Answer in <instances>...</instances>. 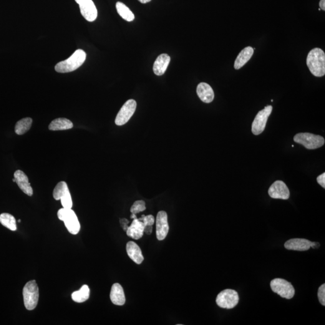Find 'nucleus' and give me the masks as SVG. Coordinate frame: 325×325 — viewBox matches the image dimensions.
Here are the masks:
<instances>
[{
  "instance_id": "nucleus-14",
  "label": "nucleus",
  "mask_w": 325,
  "mask_h": 325,
  "mask_svg": "<svg viewBox=\"0 0 325 325\" xmlns=\"http://www.w3.org/2000/svg\"><path fill=\"white\" fill-rule=\"evenodd\" d=\"M14 178L15 183H17V186H19L20 189H21L25 194L32 196L34 194V191L30 183H29V178L25 174L23 171L21 170H17L14 173Z\"/></svg>"
},
{
  "instance_id": "nucleus-29",
  "label": "nucleus",
  "mask_w": 325,
  "mask_h": 325,
  "mask_svg": "<svg viewBox=\"0 0 325 325\" xmlns=\"http://www.w3.org/2000/svg\"><path fill=\"white\" fill-rule=\"evenodd\" d=\"M317 296H318V299L319 302H321V304L322 306H325V284H322L321 287H319L318 293H317Z\"/></svg>"
},
{
  "instance_id": "nucleus-16",
  "label": "nucleus",
  "mask_w": 325,
  "mask_h": 325,
  "mask_svg": "<svg viewBox=\"0 0 325 325\" xmlns=\"http://www.w3.org/2000/svg\"><path fill=\"white\" fill-rule=\"evenodd\" d=\"M144 230V223L142 221L138 220V219L136 218L133 219L132 223L130 226H128L126 232H127V236L130 238L135 239V240H138L142 238Z\"/></svg>"
},
{
  "instance_id": "nucleus-3",
  "label": "nucleus",
  "mask_w": 325,
  "mask_h": 325,
  "mask_svg": "<svg viewBox=\"0 0 325 325\" xmlns=\"http://www.w3.org/2000/svg\"><path fill=\"white\" fill-rule=\"evenodd\" d=\"M24 306L28 310H34L38 303L39 288L36 281L28 282L22 291Z\"/></svg>"
},
{
  "instance_id": "nucleus-36",
  "label": "nucleus",
  "mask_w": 325,
  "mask_h": 325,
  "mask_svg": "<svg viewBox=\"0 0 325 325\" xmlns=\"http://www.w3.org/2000/svg\"><path fill=\"white\" fill-rule=\"evenodd\" d=\"M131 218L134 219L137 218V217H136L135 214H133L132 213V215H131Z\"/></svg>"
},
{
  "instance_id": "nucleus-2",
  "label": "nucleus",
  "mask_w": 325,
  "mask_h": 325,
  "mask_svg": "<svg viewBox=\"0 0 325 325\" xmlns=\"http://www.w3.org/2000/svg\"><path fill=\"white\" fill-rule=\"evenodd\" d=\"M86 59V54L83 50H77L74 53L64 61L58 63L55 69L57 72L68 73L74 71L83 64Z\"/></svg>"
},
{
  "instance_id": "nucleus-4",
  "label": "nucleus",
  "mask_w": 325,
  "mask_h": 325,
  "mask_svg": "<svg viewBox=\"0 0 325 325\" xmlns=\"http://www.w3.org/2000/svg\"><path fill=\"white\" fill-rule=\"evenodd\" d=\"M58 218L64 222L70 234H77L80 230V224L76 214L71 208H60L57 213Z\"/></svg>"
},
{
  "instance_id": "nucleus-6",
  "label": "nucleus",
  "mask_w": 325,
  "mask_h": 325,
  "mask_svg": "<svg viewBox=\"0 0 325 325\" xmlns=\"http://www.w3.org/2000/svg\"><path fill=\"white\" fill-rule=\"evenodd\" d=\"M271 287L272 291L285 299H292L295 294V291L292 284L284 279H273L271 282Z\"/></svg>"
},
{
  "instance_id": "nucleus-19",
  "label": "nucleus",
  "mask_w": 325,
  "mask_h": 325,
  "mask_svg": "<svg viewBox=\"0 0 325 325\" xmlns=\"http://www.w3.org/2000/svg\"><path fill=\"white\" fill-rule=\"evenodd\" d=\"M128 257L136 264H140L142 263L144 257L142 255L140 247L134 241H129L126 246Z\"/></svg>"
},
{
  "instance_id": "nucleus-37",
  "label": "nucleus",
  "mask_w": 325,
  "mask_h": 325,
  "mask_svg": "<svg viewBox=\"0 0 325 325\" xmlns=\"http://www.w3.org/2000/svg\"><path fill=\"white\" fill-rule=\"evenodd\" d=\"M18 222H21V220H20V219L18 220Z\"/></svg>"
},
{
  "instance_id": "nucleus-17",
  "label": "nucleus",
  "mask_w": 325,
  "mask_h": 325,
  "mask_svg": "<svg viewBox=\"0 0 325 325\" xmlns=\"http://www.w3.org/2000/svg\"><path fill=\"white\" fill-rule=\"evenodd\" d=\"M196 92L199 98L205 103H210L215 98V94L210 85L206 83H201L198 85Z\"/></svg>"
},
{
  "instance_id": "nucleus-33",
  "label": "nucleus",
  "mask_w": 325,
  "mask_h": 325,
  "mask_svg": "<svg viewBox=\"0 0 325 325\" xmlns=\"http://www.w3.org/2000/svg\"><path fill=\"white\" fill-rule=\"evenodd\" d=\"M320 9L325 11V0H321L319 2Z\"/></svg>"
},
{
  "instance_id": "nucleus-13",
  "label": "nucleus",
  "mask_w": 325,
  "mask_h": 325,
  "mask_svg": "<svg viewBox=\"0 0 325 325\" xmlns=\"http://www.w3.org/2000/svg\"><path fill=\"white\" fill-rule=\"evenodd\" d=\"M268 193L272 198L287 200L290 198V191L282 181H276L269 188Z\"/></svg>"
},
{
  "instance_id": "nucleus-1",
  "label": "nucleus",
  "mask_w": 325,
  "mask_h": 325,
  "mask_svg": "<svg viewBox=\"0 0 325 325\" xmlns=\"http://www.w3.org/2000/svg\"><path fill=\"white\" fill-rule=\"evenodd\" d=\"M307 65L311 74L315 77H321L325 74V54L319 48H315L309 51L307 58Z\"/></svg>"
},
{
  "instance_id": "nucleus-35",
  "label": "nucleus",
  "mask_w": 325,
  "mask_h": 325,
  "mask_svg": "<svg viewBox=\"0 0 325 325\" xmlns=\"http://www.w3.org/2000/svg\"><path fill=\"white\" fill-rule=\"evenodd\" d=\"M138 1L140 2L141 3L146 4L147 3V2H150L151 0H138Z\"/></svg>"
},
{
  "instance_id": "nucleus-23",
  "label": "nucleus",
  "mask_w": 325,
  "mask_h": 325,
  "mask_svg": "<svg viewBox=\"0 0 325 325\" xmlns=\"http://www.w3.org/2000/svg\"><path fill=\"white\" fill-rule=\"evenodd\" d=\"M90 296L89 287L87 285H83L79 291H74L72 294V299L77 303H82L86 301Z\"/></svg>"
},
{
  "instance_id": "nucleus-5",
  "label": "nucleus",
  "mask_w": 325,
  "mask_h": 325,
  "mask_svg": "<svg viewBox=\"0 0 325 325\" xmlns=\"http://www.w3.org/2000/svg\"><path fill=\"white\" fill-rule=\"evenodd\" d=\"M294 142L303 145L308 150H316L324 146L325 139L321 136L309 133H301L294 136Z\"/></svg>"
},
{
  "instance_id": "nucleus-27",
  "label": "nucleus",
  "mask_w": 325,
  "mask_h": 325,
  "mask_svg": "<svg viewBox=\"0 0 325 325\" xmlns=\"http://www.w3.org/2000/svg\"><path fill=\"white\" fill-rule=\"evenodd\" d=\"M146 210L145 201L142 200L137 201L133 204L132 207L130 208V211L133 214H137L142 212Z\"/></svg>"
},
{
  "instance_id": "nucleus-15",
  "label": "nucleus",
  "mask_w": 325,
  "mask_h": 325,
  "mask_svg": "<svg viewBox=\"0 0 325 325\" xmlns=\"http://www.w3.org/2000/svg\"><path fill=\"white\" fill-rule=\"evenodd\" d=\"M311 241L304 239H293L287 241L284 247L289 250L308 251L311 248Z\"/></svg>"
},
{
  "instance_id": "nucleus-12",
  "label": "nucleus",
  "mask_w": 325,
  "mask_h": 325,
  "mask_svg": "<svg viewBox=\"0 0 325 325\" xmlns=\"http://www.w3.org/2000/svg\"><path fill=\"white\" fill-rule=\"evenodd\" d=\"M169 230L168 215L165 211H160L156 219V235L158 240H163L167 236Z\"/></svg>"
},
{
  "instance_id": "nucleus-32",
  "label": "nucleus",
  "mask_w": 325,
  "mask_h": 325,
  "mask_svg": "<svg viewBox=\"0 0 325 325\" xmlns=\"http://www.w3.org/2000/svg\"><path fill=\"white\" fill-rule=\"evenodd\" d=\"M144 232L148 235H150L153 232V226H145Z\"/></svg>"
},
{
  "instance_id": "nucleus-30",
  "label": "nucleus",
  "mask_w": 325,
  "mask_h": 325,
  "mask_svg": "<svg viewBox=\"0 0 325 325\" xmlns=\"http://www.w3.org/2000/svg\"><path fill=\"white\" fill-rule=\"evenodd\" d=\"M317 183L324 188H325V173H322L321 175L317 176Z\"/></svg>"
},
{
  "instance_id": "nucleus-21",
  "label": "nucleus",
  "mask_w": 325,
  "mask_h": 325,
  "mask_svg": "<svg viewBox=\"0 0 325 325\" xmlns=\"http://www.w3.org/2000/svg\"><path fill=\"white\" fill-rule=\"evenodd\" d=\"M254 50L251 47H247L241 51L236 58L235 62H234V68L236 69H240L246 63L251 59L254 54Z\"/></svg>"
},
{
  "instance_id": "nucleus-34",
  "label": "nucleus",
  "mask_w": 325,
  "mask_h": 325,
  "mask_svg": "<svg viewBox=\"0 0 325 325\" xmlns=\"http://www.w3.org/2000/svg\"><path fill=\"white\" fill-rule=\"evenodd\" d=\"M319 246H320V244L319 243L312 242L311 241V248L316 249L319 248Z\"/></svg>"
},
{
  "instance_id": "nucleus-28",
  "label": "nucleus",
  "mask_w": 325,
  "mask_h": 325,
  "mask_svg": "<svg viewBox=\"0 0 325 325\" xmlns=\"http://www.w3.org/2000/svg\"><path fill=\"white\" fill-rule=\"evenodd\" d=\"M138 220L142 221L145 226H153L155 222V219L153 215H142V218L138 219Z\"/></svg>"
},
{
  "instance_id": "nucleus-20",
  "label": "nucleus",
  "mask_w": 325,
  "mask_h": 325,
  "mask_svg": "<svg viewBox=\"0 0 325 325\" xmlns=\"http://www.w3.org/2000/svg\"><path fill=\"white\" fill-rule=\"evenodd\" d=\"M171 61L170 55L162 54L159 55L154 64L153 70L155 75H162L165 74Z\"/></svg>"
},
{
  "instance_id": "nucleus-22",
  "label": "nucleus",
  "mask_w": 325,
  "mask_h": 325,
  "mask_svg": "<svg viewBox=\"0 0 325 325\" xmlns=\"http://www.w3.org/2000/svg\"><path fill=\"white\" fill-rule=\"evenodd\" d=\"M73 127V123L67 118H57L50 123L49 130L51 131H61L70 129Z\"/></svg>"
},
{
  "instance_id": "nucleus-11",
  "label": "nucleus",
  "mask_w": 325,
  "mask_h": 325,
  "mask_svg": "<svg viewBox=\"0 0 325 325\" xmlns=\"http://www.w3.org/2000/svg\"><path fill=\"white\" fill-rule=\"evenodd\" d=\"M79 5L82 16L87 21L93 22L97 19L98 11L92 0H75Z\"/></svg>"
},
{
  "instance_id": "nucleus-26",
  "label": "nucleus",
  "mask_w": 325,
  "mask_h": 325,
  "mask_svg": "<svg viewBox=\"0 0 325 325\" xmlns=\"http://www.w3.org/2000/svg\"><path fill=\"white\" fill-rule=\"evenodd\" d=\"M0 223L11 231L17 230L16 219L9 213H2L0 215Z\"/></svg>"
},
{
  "instance_id": "nucleus-31",
  "label": "nucleus",
  "mask_w": 325,
  "mask_h": 325,
  "mask_svg": "<svg viewBox=\"0 0 325 325\" xmlns=\"http://www.w3.org/2000/svg\"><path fill=\"white\" fill-rule=\"evenodd\" d=\"M120 224H121V226H122V228L123 229V230H125V231L127 230V228L128 227V223H129V221L127 220V219H120Z\"/></svg>"
},
{
  "instance_id": "nucleus-7",
  "label": "nucleus",
  "mask_w": 325,
  "mask_h": 325,
  "mask_svg": "<svg viewBox=\"0 0 325 325\" xmlns=\"http://www.w3.org/2000/svg\"><path fill=\"white\" fill-rule=\"evenodd\" d=\"M239 296L238 292L234 290L226 289L217 296V305L222 308L232 309L238 304Z\"/></svg>"
},
{
  "instance_id": "nucleus-18",
  "label": "nucleus",
  "mask_w": 325,
  "mask_h": 325,
  "mask_svg": "<svg viewBox=\"0 0 325 325\" xmlns=\"http://www.w3.org/2000/svg\"><path fill=\"white\" fill-rule=\"evenodd\" d=\"M110 299L112 303L117 306H123L125 303V296L122 287L120 284L115 283L111 289Z\"/></svg>"
},
{
  "instance_id": "nucleus-25",
  "label": "nucleus",
  "mask_w": 325,
  "mask_h": 325,
  "mask_svg": "<svg viewBox=\"0 0 325 325\" xmlns=\"http://www.w3.org/2000/svg\"><path fill=\"white\" fill-rule=\"evenodd\" d=\"M33 120L32 118H26L19 120L15 125V132L18 135L25 134L32 127Z\"/></svg>"
},
{
  "instance_id": "nucleus-10",
  "label": "nucleus",
  "mask_w": 325,
  "mask_h": 325,
  "mask_svg": "<svg viewBox=\"0 0 325 325\" xmlns=\"http://www.w3.org/2000/svg\"><path fill=\"white\" fill-rule=\"evenodd\" d=\"M136 107H137V103L135 100H128L118 112L115 120L116 124L121 126L127 123L134 114Z\"/></svg>"
},
{
  "instance_id": "nucleus-8",
  "label": "nucleus",
  "mask_w": 325,
  "mask_h": 325,
  "mask_svg": "<svg viewBox=\"0 0 325 325\" xmlns=\"http://www.w3.org/2000/svg\"><path fill=\"white\" fill-rule=\"evenodd\" d=\"M272 105H268L263 110L259 111L252 125V132L254 135L261 134L265 129L266 123L272 112Z\"/></svg>"
},
{
  "instance_id": "nucleus-24",
  "label": "nucleus",
  "mask_w": 325,
  "mask_h": 325,
  "mask_svg": "<svg viewBox=\"0 0 325 325\" xmlns=\"http://www.w3.org/2000/svg\"><path fill=\"white\" fill-rule=\"evenodd\" d=\"M116 7L118 14L122 17L123 19L128 22H132L135 19V15L125 4L121 2H117Z\"/></svg>"
},
{
  "instance_id": "nucleus-9",
  "label": "nucleus",
  "mask_w": 325,
  "mask_h": 325,
  "mask_svg": "<svg viewBox=\"0 0 325 325\" xmlns=\"http://www.w3.org/2000/svg\"><path fill=\"white\" fill-rule=\"evenodd\" d=\"M53 197L55 200L61 201L63 207L65 208H72L71 196H70L67 184L65 181H60L55 186L53 191Z\"/></svg>"
}]
</instances>
